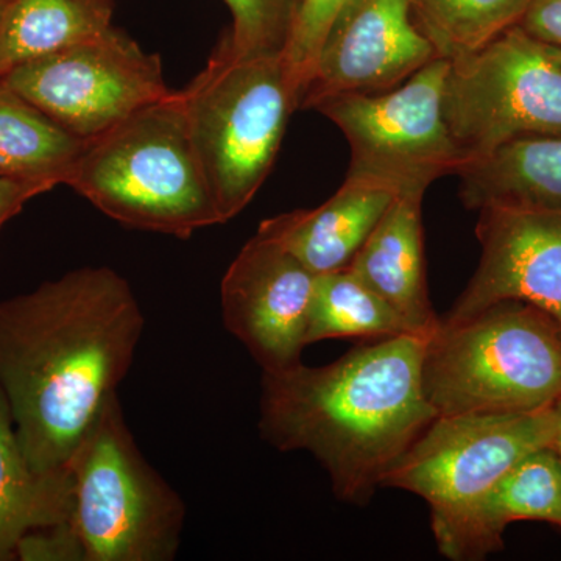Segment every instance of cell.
I'll return each instance as SVG.
<instances>
[{"label": "cell", "mask_w": 561, "mask_h": 561, "mask_svg": "<svg viewBox=\"0 0 561 561\" xmlns=\"http://www.w3.org/2000/svg\"><path fill=\"white\" fill-rule=\"evenodd\" d=\"M144 327L130 284L110 267L77 268L0 301V390L36 471H69L127 378Z\"/></svg>", "instance_id": "cell-1"}, {"label": "cell", "mask_w": 561, "mask_h": 561, "mask_svg": "<svg viewBox=\"0 0 561 561\" xmlns=\"http://www.w3.org/2000/svg\"><path fill=\"white\" fill-rule=\"evenodd\" d=\"M426 341L397 335L321 367L300 362L262 371V440L278 451L312 454L339 500L367 504L437 419L421 382Z\"/></svg>", "instance_id": "cell-2"}, {"label": "cell", "mask_w": 561, "mask_h": 561, "mask_svg": "<svg viewBox=\"0 0 561 561\" xmlns=\"http://www.w3.org/2000/svg\"><path fill=\"white\" fill-rule=\"evenodd\" d=\"M66 186L133 230L190 239L224 224L179 91L88 139Z\"/></svg>", "instance_id": "cell-3"}, {"label": "cell", "mask_w": 561, "mask_h": 561, "mask_svg": "<svg viewBox=\"0 0 561 561\" xmlns=\"http://www.w3.org/2000/svg\"><path fill=\"white\" fill-rule=\"evenodd\" d=\"M424 394L437 416L527 413L561 400V324L524 301L440 320L424 348Z\"/></svg>", "instance_id": "cell-4"}, {"label": "cell", "mask_w": 561, "mask_h": 561, "mask_svg": "<svg viewBox=\"0 0 561 561\" xmlns=\"http://www.w3.org/2000/svg\"><path fill=\"white\" fill-rule=\"evenodd\" d=\"M179 95L227 224L267 180L290 116L301 110L286 55L238 54L224 32L205 68Z\"/></svg>", "instance_id": "cell-5"}, {"label": "cell", "mask_w": 561, "mask_h": 561, "mask_svg": "<svg viewBox=\"0 0 561 561\" xmlns=\"http://www.w3.org/2000/svg\"><path fill=\"white\" fill-rule=\"evenodd\" d=\"M69 470L70 519L83 561H171L179 552L186 504L140 453L119 394L103 402Z\"/></svg>", "instance_id": "cell-6"}, {"label": "cell", "mask_w": 561, "mask_h": 561, "mask_svg": "<svg viewBox=\"0 0 561 561\" xmlns=\"http://www.w3.org/2000/svg\"><path fill=\"white\" fill-rule=\"evenodd\" d=\"M451 61L435 58L391 90L346 92L321 99L319 111L341 128L351 150L350 180L397 192H421L468 164L445 117Z\"/></svg>", "instance_id": "cell-7"}, {"label": "cell", "mask_w": 561, "mask_h": 561, "mask_svg": "<svg viewBox=\"0 0 561 561\" xmlns=\"http://www.w3.org/2000/svg\"><path fill=\"white\" fill-rule=\"evenodd\" d=\"M449 131L468 162L512 140L561 136V65L518 24L451 61Z\"/></svg>", "instance_id": "cell-8"}, {"label": "cell", "mask_w": 561, "mask_h": 561, "mask_svg": "<svg viewBox=\"0 0 561 561\" xmlns=\"http://www.w3.org/2000/svg\"><path fill=\"white\" fill-rule=\"evenodd\" d=\"M0 83L87 140L172 92L160 55L144 50L116 27L99 38L24 62Z\"/></svg>", "instance_id": "cell-9"}, {"label": "cell", "mask_w": 561, "mask_h": 561, "mask_svg": "<svg viewBox=\"0 0 561 561\" xmlns=\"http://www.w3.org/2000/svg\"><path fill=\"white\" fill-rule=\"evenodd\" d=\"M553 408L527 413L437 416L383 476L381 486L409 491L445 522L481 496L516 461L553 445Z\"/></svg>", "instance_id": "cell-10"}, {"label": "cell", "mask_w": 561, "mask_h": 561, "mask_svg": "<svg viewBox=\"0 0 561 561\" xmlns=\"http://www.w3.org/2000/svg\"><path fill=\"white\" fill-rule=\"evenodd\" d=\"M316 276L289 250L257 231L220 284L221 320L262 371L300 364L308 346Z\"/></svg>", "instance_id": "cell-11"}, {"label": "cell", "mask_w": 561, "mask_h": 561, "mask_svg": "<svg viewBox=\"0 0 561 561\" xmlns=\"http://www.w3.org/2000/svg\"><path fill=\"white\" fill-rule=\"evenodd\" d=\"M478 210V271L440 320L457 323L494 302L515 300L561 324V206L491 203Z\"/></svg>", "instance_id": "cell-12"}, {"label": "cell", "mask_w": 561, "mask_h": 561, "mask_svg": "<svg viewBox=\"0 0 561 561\" xmlns=\"http://www.w3.org/2000/svg\"><path fill=\"white\" fill-rule=\"evenodd\" d=\"M435 58L411 0H350L324 38L301 110L330 95L391 90Z\"/></svg>", "instance_id": "cell-13"}, {"label": "cell", "mask_w": 561, "mask_h": 561, "mask_svg": "<svg viewBox=\"0 0 561 561\" xmlns=\"http://www.w3.org/2000/svg\"><path fill=\"white\" fill-rule=\"evenodd\" d=\"M516 522L561 527V456L553 445L527 454L485 493L431 527L443 557L476 561L500 551L502 535Z\"/></svg>", "instance_id": "cell-14"}, {"label": "cell", "mask_w": 561, "mask_h": 561, "mask_svg": "<svg viewBox=\"0 0 561 561\" xmlns=\"http://www.w3.org/2000/svg\"><path fill=\"white\" fill-rule=\"evenodd\" d=\"M397 195L382 184L345 179L323 205L272 217L257 231L289 250L313 275L345 271Z\"/></svg>", "instance_id": "cell-15"}, {"label": "cell", "mask_w": 561, "mask_h": 561, "mask_svg": "<svg viewBox=\"0 0 561 561\" xmlns=\"http://www.w3.org/2000/svg\"><path fill=\"white\" fill-rule=\"evenodd\" d=\"M423 198L421 192L397 195L348 268L381 295L416 335L430 337L440 319L427 290Z\"/></svg>", "instance_id": "cell-16"}, {"label": "cell", "mask_w": 561, "mask_h": 561, "mask_svg": "<svg viewBox=\"0 0 561 561\" xmlns=\"http://www.w3.org/2000/svg\"><path fill=\"white\" fill-rule=\"evenodd\" d=\"M72 472L36 471L22 449L0 390V561L18 559L25 538L66 526L73 513Z\"/></svg>", "instance_id": "cell-17"}, {"label": "cell", "mask_w": 561, "mask_h": 561, "mask_svg": "<svg viewBox=\"0 0 561 561\" xmlns=\"http://www.w3.org/2000/svg\"><path fill=\"white\" fill-rule=\"evenodd\" d=\"M465 208L491 203L561 206V136L512 140L459 172Z\"/></svg>", "instance_id": "cell-18"}, {"label": "cell", "mask_w": 561, "mask_h": 561, "mask_svg": "<svg viewBox=\"0 0 561 561\" xmlns=\"http://www.w3.org/2000/svg\"><path fill=\"white\" fill-rule=\"evenodd\" d=\"M116 0H10L0 25V79L24 62L99 38Z\"/></svg>", "instance_id": "cell-19"}, {"label": "cell", "mask_w": 561, "mask_h": 561, "mask_svg": "<svg viewBox=\"0 0 561 561\" xmlns=\"http://www.w3.org/2000/svg\"><path fill=\"white\" fill-rule=\"evenodd\" d=\"M87 139L0 83V176L66 184Z\"/></svg>", "instance_id": "cell-20"}, {"label": "cell", "mask_w": 561, "mask_h": 561, "mask_svg": "<svg viewBox=\"0 0 561 561\" xmlns=\"http://www.w3.org/2000/svg\"><path fill=\"white\" fill-rule=\"evenodd\" d=\"M413 334L404 319L350 268L316 276L306 343Z\"/></svg>", "instance_id": "cell-21"}, {"label": "cell", "mask_w": 561, "mask_h": 561, "mask_svg": "<svg viewBox=\"0 0 561 561\" xmlns=\"http://www.w3.org/2000/svg\"><path fill=\"white\" fill-rule=\"evenodd\" d=\"M530 0H411L413 20L446 60L482 49L518 24Z\"/></svg>", "instance_id": "cell-22"}, {"label": "cell", "mask_w": 561, "mask_h": 561, "mask_svg": "<svg viewBox=\"0 0 561 561\" xmlns=\"http://www.w3.org/2000/svg\"><path fill=\"white\" fill-rule=\"evenodd\" d=\"M225 3L232 20L225 33L238 54L286 51L301 0H225Z\"/></svg>", "instance_id": "cell-23"}, {"label": "cell", "mask_w": 561, "mask_h": 561, "mask_svg": "<svg viewBox=\"0 0 561 561\" xmlns=\"http://www.w3.org/2000/svg\"><path fill=\"white\" fill-rule=\"evenodd\" d=\"M348 2L350 0H301L289 46L284 51L301 102L332 22Z\"/></svg>", "instance_id": "cell-24"}, {"label": "cell", "mask_w": 561, "mask_h": 561, "mask_svg": "<svg viewBox=\"0 0 561 561\" xmlns=\"http://www.w3.org/2000/svg\"><path fill=\"white\" fill-rule=\"evenodd\" d=\"M518 25L535 39L561 49V0H530Z\"/></svg>", "instance_id": "cell-25"}, {"label": "cell", "mask_w": 561, "mask_h": 561, "mask_svg": "<svg viewBox=\"0 0 561 561\" xmlns=\"http://www.w3.org/2000/svg\"><path fill=\"white\" fill-rule=\"evenodd\" d=\"M54 190L43 181L14 180L0 176V228L13 219L25 203L36 195Z\"/></svg>", "instance_id": "cell-26"}, {"label": "cell", "mask_w": 561, "mask_h": 561, "mask_svg": "<svg viewBox=\"0 0 561 561\" xmlns=\"http://www.w3.org/2000/svg\"><path fill=\"white\" fill-rule=\"evenodd\" d=\"M553 415H556V437H553V448L561 456V400L553 405Z\"/></svg>", "instance_id": "cell-27"}, {"label": "cell", "mask_w": 561, "mask_h": 561, "mask_svg": "<svg viewBox=\"0 0 561 561\" xmlns=\"http://www.w3.org/2000/svg\"><path fill=\"white\" fill-rule=\"evenodd\" d=\"M546 46H548V44H546ZM548 49L549 51H551L552 57L556 58V60L559 61L561 65V49H559V47L552 46H548Z\"/></svg>", "instance_id": "cell-28"}, {"label": "cell", "mask_w": 561, "mask_h": 561, "mask_svg": "<svg viewBox=\"0 0 561 561\" xmlns=\"http://www.w3.org/2000/svg\"><path fill=\"white\" fill-rule=\"evenodd\" d=\"M10 0H0V25H2L3 14H5L7 5H9Z\"/></svg>", "instance_id": "cell-29"}]
</instances>
